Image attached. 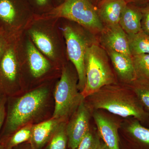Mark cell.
<instances>
[{"mask_svg": "<svg viewBox=\"0 0 149 149\" xmlns=\"http://www.w3.org/2000/svg\"><path fill=\"white\" fill-rule=\"evenodd\" d=\"M11 41L0 61V95H16L18 91L19 64Z\"/></svg>", "mask_w": 149, "mask_h": 149, "instance_id": "cell-7", "label": "cell"}, {"mask_svg": "<svg viewBox=\"0 0 149 149\" xmlns=\"http://www.w3.org/2000/svg\"><path fill=\"white\" fill-rule=\"evenodd\" d=\"M100 41L105 51H112L132 56L128 35L119 24L105 25L100 32Z\"/></svg>", "mask_w": 149, "mask_h": 149, "instance_id": "cell-9", "label": "cell"}, {"mask_svg": "<svg viewBox=\"0 0 149 149\" xmlns=\"http://www.w3.org/2000/svg\"><path fill=\"white\" fill-rule=\"evenodd\" d=\"M91 108L85 100L81 102L67 123L66 129L69 149H75L90 131Z\"/></svg>", "mask_w": 149, "mask_h": 149, "instance_id": "cell-8", "label": "cell"}, {"mask_svg": "<svg viewBox=\"0 0 149 149\" xmlns=\"http://www.w3.org/2000/svg\"><path fill=\"white\" fill-rule=\"evenodd\" d=\"M100 143L98 133H94L90 130L75 149H98Z\"/></svg>", "mask_w": 149, "mask_h": 149, "instance_id": "cell-24", "label": "cell"}, {"mask_svg": "<svg viewBox=\"0 0 149 149\" xmlns=\"http://www.w3.org/2000/svg\"><path fill=\"white\" fill-rule=\"evenodd\" d=\"M125 1L128 3H133L139 5H142L149 2V0H125Z\"/></svg>", "mask_w": 149, "mask_h": 149, "instance_id": "cell-29", "label": "cell"}, {"mask_svg": "<svg viewBox=\"0 0 149 149\" xmlns=\"http://www.w3.org/2000/svg\"><path fill=\"white\" fill-rule=\"evenodd\" d=\"M10 35L0 27V61L10 42Z\"/></svg>", "mask_w": 149, "mask_h": 149, "instance_id": "cell-26", "label": "cell"}, {"mask_svg": "<svg viewBox=\"0 0 149 149\" xmlns=\"http://www.w3.org/2000/svg\"><path fill=\"white\" fill-rule=\"evenodd\" d=\"M91 1H92V2H93V0H91ZM93 1H93V4H94L95 6L96 7V6L100 2L101 0H93Z\"/></svg>", "mask_w": 149, "mask_h": 149, "instance_id": "cell-32", "label": "cell"}, {"mask_svg": "<svg viewBox=\"0 0 149 149\" xmlns=\"http://www.w3.org/2000/svg\"><path fill=\"white\" fill-rule=\"evenodd\" d=\"M87 98L91 109L105 110L122 117H133L141 123L149 121V113L129 88L107 85Z\"/></svg>", "mask_w": 149, "mask_h": 149, "instance_id": "cell-1", "label": "cell"}, {"mask_svg": "<svg viewBox=\"0 0 149 149\" xmlns=\"http://www.w3.org/2000/svg\"><path fill=\"white\" fill-rule=\"evenodd\" d=\"M129 86L144 109L149 113V83L136 80Z\"/></svg>", "mask_w": 149, "mask_h": 149, "instance_id": "cell-23", "label": "cell"}, {"mask_svg": "<svg viewBox=\"0 0 149 149\" xmlns=\"http://www.w3.org/2000/svg\"><path fill=\"white\" fill-rule=\"evenodd\" d=\"M27 0H0V22L9 30L15 27L22 12L28 10Z\"/></svg>", "mask_w": 149, "mask_h": 149, "instance_id": "cell-11", "label": "cell"}, {"mask_svg": "<svg viewBox=\"0 0 149 149\" xmlns=\"http://www.w3.org/2000/svg\"><path fill=\"white\" fill-rule=\"evenodd\" d=\"M67 122L62 121L48 143L47 149H66L68 146Z\"/></svg>", "mask_w": 149, "mask_h": 149, "instance_id": "cell-21", "label": "cell"}, {"mask_svg": "<svg viewBox=\"0 0 149 149\" xmlns=\"http://www.w3.org/2000/svg\"><path fill=\"white\" fill-rule=\"evenodd\" d=\"M141 6L133 3H127L120 15L119 24L127 35L137 34L142 30Z\"/></svg>", "mask_w": 149, "mask_h": 149, "instance_id": "cell-15", "label": "cell"}, {"mask_svg": "<svg viewBox=\"0 0 149 149\" xmlns=\"http://www.w3.org/2000/svg\"><path fill=\"white\" fill-rule=\"evenodd\" d=\"M94 120L98 134L109 149H120L118 125L113 120L98 111L94 112Z\"/></svg>", "mask_w": 149, "mask_h": 149, "instance_id": "cell-10", "label": "cell"}, {"mask_svg": "<svg viewBox=\"0 0 149 149\" xmlns=\"http://www.w3.org/2000/svg\"><path fill=\"white\" fill-rule=\"evenodd\" d=\"M63 1V0H55V1H56V2H57L58 3L57 5V6L58 5H59Z\"/></svg>", "mask_w": 149, "mask_h": 149, "instance_id": "cell-34", "label": "cell"}, {"mask_svg": "<svg viewBox=\"0 0 149 149\" xmlns=\"http://www.w3.org/2000/svg\"><path fill=\"white\" fill-rule=\"evenodd\" d=\"M0 149H10L7 147L3 141H0Z\"/></svg>", "mask_w": 149, "mask_h": 149, "instance_id": "cell-31", "label": "cell"}, {"mask_svg": "<svg viewBox=\"0 0 149 149\" xmlns=\"http://www.w3.org/2000/svg\"><path fill=\"white\" fill-rule=\"evenodd\" d=\"M130 53L132 56L149 54V35L142 30L131 35H128Z\"/></svg>", "mask_w": 149, "mask_h": 149, "instance_id": "cell-18", "label": "cell"}, {"mask_svg": "<svg viewBox=\"0 0 149 149\" xmlns=\"http://www.w3.org/2000/svg\"><path fill=\"white\" fill-rule=\"evenodd\" d=\"M134 119L128 124L127 131L133 139L149 146V128L143 126L139 120Z\"/></svg>", "mask_w": 149, "mask_h": 149, "instance_id": "cell-22", "label": "cell"}, {"mask_svg": "<svg viewBox=\"0 0 149 149\" xmlns=\"http://www.w3.org/2000/svg\"><path fill=\"white\" fill-rule=\"evenodd\" d=\"M12 149H32L31 148V147H30V145H29V146L28 147V148H24L22 149V148H19L18 146H17L15 147V148H13Z\"/></svg>", "mask_w": 149, "mask_h": 149, "instance_id": "cell-33", "label": "cell"}, {"mask_svg": "<svg viewBox=\"0 0 149 149\" xmlns=\"http://www.w3.org/2000/svg\"><path fill=\"white\" fill-rule=\"evenodd\" d=\"M27 52L30 72L34 77H41L48 72L49 62L30 41L27 42Z\"/></svg>", "mask_w": 149, "mask_h": 149, "instance_id": "cell-16", "label": "cell"}, {"mask_svg": "<svg viewBox=\"0 0 149 149\" xmlns=\"http://www.w3.org/2000/svg\"><path fill=\"white\" fill-rule=\"evenodd\" d=\"M77 84V79L70 70L66 68H63L54 93L53 118L67 122L85 100L78 90Z\"/></svg>", "mask_w": 149, "mask_h": 149, "instance_id": "cell-5", "label": "cell"}, {"mask_svg": "<svg viewBox=\"0 0 149 149\" xmlns=\"http://www.w3.org/2000/svg\"><path fill=\"white\" fill-rule=\"evenodd\" d=\"M28 1H29V3H31L33 5L35 8H38L39 10H47V13L49 12L54 8L51 6V0H28Z\"/></svg>", "mask_w": 149, "mask_h": 149, "instance_id": "cell-27", "label": "cell"}, {"mask_svg": "<svg viewBox=\"0 0 149 149\" xmlns=\"http://www.w3.org/2000/svg\"><path fill=\"white\" fill-rule=\"evenodd\" d=\"M109 58L106 51L97 44L88 46L85 58L86 83L81 93L85 99L104 86L117 84Z\"/></svg>", "mask_w": 149, "mask_h": 149, "instance_id": "cell-3", "label": "cell"}, {"mask_svg": "<svg viewBox=\"0 0 149 149\" xmlns=\"http://www.w3.org/2000/svg\"><path fill=\"white\" fill-rule=\"evenodd\" d=\"M29 33L35 45L42 52L50 58L54 57V47L48 35L42 31L35 29L30 30Z\"/></svg>", "mask_w": 149, "mask_h": 149, "instance_id": "cell-17", "label": "cell"}, {"mask_svg": "<svg viewBox=\"0 0 149 149\" xmlns=\"http://www.w3.org/2000/svg\"><path fill=\"white\" fill-rule=\"evenodd\" d=\"M140 6L142 14L141 20L142 30L149 35V2Z\"/></svg>", "mask_w": 149, "mask_h": 149, "instance_id": "cell-25", "label": "cell"}, {"mask_svg": "<svg viewBox=\"0 0 149 149\" xmlns=\"http://www.w3.org/2000/svg\"><path fill=\"white\" fill-rule=\"evenodd\" d=\"M98 149H109L104 142H101Z\"/></svg>", "mask_w": 149, "mask_h": 149, "instance_id": "cell-30", "label": "cell"}, {"mask_svg": "<svg viewBox=\"0 0 149 149\" xmlns=\"http://www.w3.org/2000/svg\"><path fill=\"white\" fill-rule=\"evenodd\" d=\"M7 98L6 96L0 95V131L2 130L5 120Z\"/></svg>", "mask_w": 149, "mask_h": 149, "instance_id": "cell-28", "label": "cell"}, {"mask_svg": "<svg viewBox=\"0 0 149 149\" xmlns=\"http://www.w3.org/2000/svg\"><path fill=\"white\" fill-rule=\"evenodd\" d=\"M68 57L74 65L78 76V88L82 93L86 83L85 58L90 44L81 34L70 26L63 29Z\"/></svg>", "mask_w": 149, "mask_h": 149, "instance_id": "cell-6", "label": "cell"}, {"mask_svg": "<svg viewBox=\"0 0 149 149\" xmlns=\"http://www.w3.org/2000/svg\"><path fill=\"white\" fill-rule=\"evenodd\" d=\"M127 3L125 0H101L96 8L102 23L105 25L119 24L121 14Z\"/></svg>", "mask_w": 149, "mask_h": 149, "instance_id": "cell-14", "label": "cell"}, {"mask_svg": "<svg viewBox=\"0 0 149 149\" xmlns=\"http://www.w3.org/2000/svg\"><path fill=\"white\" fill-rule=\"evenodd\" d=\"M33 125L29 124L22 127L6 139L0 140L3 141L8 148H13L29 141L32 136Z\"/></svg>", "mask_w": 149, "mask_h": 149, "instance_id": "cell-19", "label": "cell"}, {"mask_svg": "<svg viewBox=\"0 0 149 149\" xmlns=\"http://www.w3.org/2000/svg\"><path fill=\"white\" fill-rule=\"evenodd\" d=\"M49 93L45 88L36 89L21 97H8L4 123L0 140L6 139L30 122L42 112L47 103Z\"/></svg>", "mask_w": 149, "mask_h": 149, "instance_id": "cell-2", "label": "cell"}, {"mask_svg": "<svg viewBox=\"0 0 149 149\" xmlns=\"http://www.w3.org/2000/svg\"><path fill=\"white\" fill-rule=\"evenodd\" d=\"M136 80L149 83V54L132 56Z\"/></svg>", "mask_w": 149, "mask_h": 149, "instance_id": "cell-20", "label": "cell"}, {"mask_svg": "<svg viewBox=\"0 0 149 149\" xmlns=\"http://www.w3.org/2000/svg\"><path fill=\"white\" fill-rule=\"evenodd\" d=\"M110 59L116 73L120 81L129 85L136 80L132 56L106 51Z\"/></svg>", "mask_w": 149, "mask_h": 149, "instance_id": "cell-12", "label": "cell"}, {"mask_svg": "<svg viewBox=\"0 0 149 149\" xmlns=\"http://www.w3.org/2000/svg\"></svg>", "mask_w": 149, "mask_h": 149, "instance_id": "cell-35", "label": "cell"}, {"mask_svg": "<svg viewBox=\"0 0 149 149\" xmlns=\"http://www.w3.org/2000/svg\"><path fill=\"white\" fill-rule=\"evenodd\" d=\"M51 18H63L77 22L93 33H100L104 26L91 0H63L49 12Z\"/></svg>", "mask_w": 149, "mask_h": 149, "instance_id": "cell-4", "label": "cell"}, {"mask_svg": "<svg viewBox=\"0 0 149 149\" xmlns=\"http://www.w3.org/2000/svg\"><path fill=\"white\" fill-rule=\"evenodd\" d=\"M61 120L52 118L49 120L33 125L29 141L32 149H41L49 143Z\"/></svg>", "mask_w": 149, "mask_h": 149, "instance_id": "cell-13", "label": "cell"}]
</instances>
